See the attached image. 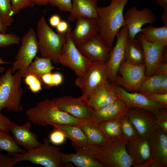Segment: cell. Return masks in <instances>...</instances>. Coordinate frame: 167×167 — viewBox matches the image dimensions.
<instances>
[{
    "instance_id": "cell-41",
    "label": "cell",
    "mask_w": 167,
    "mask_h": 167,
    "mask_svg": "<svg viewBox=\"0 0 167 167\" xmlns=\"http://www.w3.org/2000/svg\"><path fill=\"white\" fill-rule=\"evenodd\" d=\"M49 4L61 11L70 12L72 9V0H51Z\"/></svg>"
},
{
    "instance_id": "cell-57",
    "label": "cell",
    "mask_w": 167,
    "mask_h": 167,
    "mask_svg": "<svg viewBox=\"0 0 167 167\" xmlns=\"http://www.w3.org/2000/svg\"><path fill=\"white\" fill-rule=\"evenodd\" d=\"M111 0V1H112V0Z\"/></svg>"
},
{
    "instance_id": "cell-20",
    "label": "cell",
    "mask_w": 167,
    "mask_h": 167,
    "mask_svg": "<svg viewBox=\"0 0 167 167\" xmlns=\"http://www.w3.org/2000/svg\"><path fill=\"white\" fill-rule=\"evenodd\" d=\"M76 19L75 26L71 30V36L78 47L98 34V28L96 19L81 17Z\"/></svg>"
},
{
    "instance_id": "cell-12",
    "label": "cell",
    "mask_w": 167,
    "mask_h": 167,
    "mask_svg": "<svg viewBox=\"0 0 167 167\" xmlns=\"http://www.w3.org/2000/svg\"><path fill=\"white\" fill-rule=\"evenodd\" d=\"M143 48L145 75L148 77L152 75L158 66L166 59V47L157 42H150L146 41L141 32L135 36Z\"/></svg>"
},
{
    "instance_id": "cell-48",
    "label": "cell",
    "mask_w": 167,
    "mask_h": 167,
    "mask_svg": "<svg viewBox=\"0 0 167 167\" xmlns=\"http://www.w3.org/2000/svg\"><path fill=\"white\" fill-rule=\"evenodd\" d=\"M49 22L52 27H56L61 21L60 17L56 14L53 15L49 18Z\"/></svg>"
},
{
    "instance_id": "cell-35",
    "label": "cell",
    "mask_w": 167,
    "mask_h": 167,
    "mask_svg": "<svg viewBox=\"0 0 167 167\" xmlns=\"http://www.w3.org/2000/svg\"><path fill=\"white\" fill-rule=\"evenodd\" d=\"M42 85L46 89L60 85L63 78L62 75L58 72L48 73L42 75L40 78Z\"/></svg>"
},
{
    "instance_id": "cell-34",
    "label": "cell",
    "mask_w": 167,
    "mask_h": 167,
    "mask_svg": "<svg viewBox=\"0 0 167 167\" xmlns=\"http://www.w3.org/2000/svg\"><path fill=\"white\" fill-rule=\"evenodd\" d=\"M10 0H0V19L4 27L7 28L13 22Z\"/></svg>"
},
{
    "instance_id": "cell-9",
    "label": "cell",
    "mask_w": 167,
    "mask_h": 167,
    "mask_svg": "<svg viewBox=\"0 0 167 167\" xmlns=\"http://www.w3.org/2000/svg\"><path fill=\"white\" fill-rule=\"evenodd\" d=\"M20 47L11 67L12 73L19 71L22 73L28 67L39 51L36 33L30 28L23 36Z\"/></svg>"
},
{
    "instance_id": "cell-18",
    "label": "cell",
    "mask_w": 167,
    "mask_h": 167,
    "mask_svg": "<svg viewBox=\"0 0 167 167\" xmlns=\"http://www.w3.org/2000/svg\"><path fill=\"white\" fill-rule=\"evenodd\" d=\"M127 152L133 162V166L140 167L153 159L149 137L137 138L129 140L126 145Z\"/></svg>"
},
{
    "instance_id": "cell-38",
    "label": "cell",
    "mask_w": 167,
    "mask_h": 167,
    "mask_svg": "<svg viewBox=\"0 0 167 167\" xmlns=\"http://www.w3.org/2000/svg\"><path fill=\"white\" fill-rule=\"evenodd\" d=\"M21 40L15 34L0 32V48L6 47L11 45L19 44Z\"/></svg>"
},
{
    "instance_id": "cell-13",
    "label": "cell",
    "mask_w": 167,
    "mask_h": 167,
    "mask_svg": "<svg viewBox=\"0 0 167 167\" xmlns=\"http://www.w3.org/2000/svg\"><path fill=\"white\" fill-rule=\"evenodd\" d=\"M124 18L128 29V39L135 38L136 35L140 32L144 25H152L156 19L154 13L148 8L144 7L139 10L135 6H132L126 11Z\"/></svg>"
},
{
    "instance_id": "cell-46",
    "label": "cell",
    "mask_w": 167,
    "mask_h": 167,
    "mask_svg": "<svg viewBox=\"0 0 167 167\" xmlns=\"http://www.w3.org/2000/svg\"><path fill=\"white\" fill-rule=\"evenodd\" d=\"M153 75H167L166 62L162 61L160 63L155 71Z\"/></svg>"
},
{
    "instance_id": "cell-10",
    "label": "cell",
    "mask_w": 167,
    "mask_h": 167,
    "mask_svg": "<svg viewBox=\"0 0 167 167\" xmlns=\"http://www.w3.org/2000/svg\"><path fill=\"white\" fill-rule=\"evenodd\" d=\"M115 82L126 91L138 92L139 88L146 78L145 64H133L123 61L120 65Z\"/></svg>"
},
{
    "instance_id": "cell-42",
    "label": "cell",
    "mask_w": 167,
    "mask_h": 167,
    "mask_svg": "<svg viewBox=\"0 0 167 167\" xmlns=\"http://www.w3.org/2000/svg\"><path fill=\"white\" fill-rule=\"evenodd\" d=\"M54 129L49 135V140L55 145L61 144L65 141L66 137L61 131L55 128Z\"/></svg>"
},
{
    "instance_id": "cell-33",
    "label": "cell",
    "mask_w": 167,
    "mask_h": 167,
    "mask_svg": "<svg viewBox=\"0 0 167 167\" xmlns=\"http://www.w3.org/2000/svg\"><path fill=\"white\" fill-rule=\"evenodd\" d=\"M166 75H153L146 77L138 92L141 93H157L164 78Z\"/></svg>"
},
{
    "instance_id": "cell-5",
    "label": "cell",
    "mask_w": 167,
    "mask_h": 167,
    "mask_svg": "<svg viewBox=\"0 0 167 167\" xmlns=\"http://www.w3.org/2000/svg\"><path fill=\"white\" fill-rule=\"evenodd\" d=\"M66 34L56 33L48 25L44 17L41 16L37 23L36 34L41 57L50 59L55 64L59 63Z\"/></svg>"
},
{
    "instance_id": "cell-43",
    "label": "cell",
    "mask_w": 167,
    "mask_h": 167,
    "mask_svg": "<svg viewBox=\"0 0 167 167\" xmlns=\"http://www.w3.org/2000/svg\"><path fill=\"white\" fill-rule=\"evenodd\" d=\"M148 99L167 107V93H142Z\"/></svg>"
},
{
    "instance_id": "cell-17",
    "label": "cell",
    "mask_w": 167,
    "mask_h": 167,
    "mask_svg": "<svg viewBox=\"0 0 167 167\" xmlns=\"http://www.w3.org/2000/svg\"><path fill=\"white\" fill-rule=\"evenodd\" d=\"M31 124L29 120L21 126L11 122L9 126V130L17 143L26 150L35 149L42 144L38 140V136L30 130Z\"/></svg>"
},
{
    "instance_id": "cell-23",
    "label": "cell",
    "mask_w": 167,
    "mask_h": 167,
    "mask_svg": "<svg viewBox=\"0 0 167 167\" xmlns=\"http://www.w3.org/2000/svg\"><path fill=\"white\" fill-rule=\"evenodd\" d=\"M130 108L121 99L97 110L93 109L91 119L98 123L120 118Z\"/></svg>"
},
{
    "instance_id": "cell-19",
    "label": "cell",
    "mask_w": 167,
    "mask_h": 167,
    "mask_svg": "<svg viewBox=\"0 0 167 167\" xmlns=\"http://www.w3.org/2000/svg\"><path fill=\"white\" fill-rule=\"evenodd\" d=\"M77 47L82 54L92 61L106 62L109 60L112 49L107 46L98 33Z\"/></svg>"
},
{
    "instance_id": "cell-36",
    "label": "cell",
    "mask_w": 167,
    "mask_h": 167,
    "mask_svg": "<svg viewBox=\"0 0 167 167\" xmlns=\"http://www.w3.org/2000/svg\"><path fill=\"white\" fill-rule=\"evenodd\" d=\"M119 119L123 137L127 138L130 140L138 137L134 126L126 114L122 116Z\"/></svg>"
},
{
    "instance_id": "cell-45",
    "label": "cell",
    "mask_w": 167,
    "mask_h": 167,
    "mask_svg": "<svg viewBox=\"0 0 167 167\" xmlns=\"http://www.w3.org/2000/svg\"><path fill=\"white\" fill-rule=\"evenodd\" d=\"M11 121L6 116L0 113V128L7 132H9V126Z\"/></svg>"
},
{
    "instance_id": "cell-40",
    "label": "cell",
    "mask_w": 167,
    "mask_h": 167,
    "mask_svg": "<svg viewBox=\"0 0 167 167\" xmlns=\"http://www.w3.org/2000/svg\"><path fill=\"white\" fill-rule=\"evenodd\" d=\"M13 15L28 7H33L35 4L32 0H10Z\"/></svg>"
},
{
    "instance_id": "cell-26",
    "label": "cell",
    "mask_w": 167,
    "mask_h": 167,
    "mask_svg": "<svg viewBox=\"0 0 167 167\" xmlns=\"http://www.w3.org/2000/svg\"><path fill=\"white\" fill-rule=\"evenodd\" d=\"M61 155L65 163H72L76 167H105L101 162L85 150L77 151L75 153L66 154L61 152Z\"/></svg>"
},
{
    "instance_id": "cell-52",
    "label": "cell",
    "mask_w": 167,
    "mask_h": 167,
    "mask_svg": "<svg viewBox=\"0 0 167 167\" xmlns=\"http://www.w3.org/2000/svg\"><path fill=\"white\" fill-rule=\"evenodd\" d=\"M51 0H32L34 4L40 6H45L49 3Z\"/></svg>"
},
{
    "instance_id": "cell-55",
    "label": "cell",
    "mask_w": 167,
    "mask_h": 167,
    "mask_svg": "<svg viewBox=\"0 0 167 167\" xmlns=\"http://www.w3.org/2000/svg\"><path fill=\"white\" fill-rule=\"evenodd\" d=\"M11 63L6 62L3 60L2 58L0 57V64H11Z\"/></svg>"
},
{
    "instance_id": "cell-8",
    "label": "cell",
    "mask_w": 167,
    "mask_h": 167,
    "mask_svg": "<svg viewBox=\"0 0 167 167\" xmlns=\"http://www.w3.org/2000/svg\"><path fill=\"white\" fill-rule=\"evenodd\" d=\"M69 27L66 41L59 57V63L73 71L78 77L83 76L88 65L93 61L84 56L78 49L71 36Z\"/></svg>"
},
{
    "instance_id": "cell-22",
    "label": "cell",
    "mask_w": 167,
    "mask_h": 167,
    "mask_svg": "<svg viewBox=\"0 0 167 167\" xmlns=\"http://www.w3.org/2000/svg\"><path fill=\"white\" fill-rule=\"evenodd\" d=\"M149 142L153 159L167 167V133L157 127L149 137Z\"/></svg>"
},
{
    "instance_id": "cell-3",
    "label": "cell",
    "mask_w": 167,
    "mask_h": 167,
    "mask_svg": "<svg viewBox=\"0 0 167 167\" xmlns=\"http://www.w3.org/2000/svg\"><path fill=\"white\" fill-rule=\"evenodd\" d=\"M129 140L128 139L123 137L108 140L101 146H92L85 150L105 167H132V160L126 149Z\"/></svg>"
},
{
    "instance_id": "cell-4",
    "label": "cell",
    "mask_w": 167,
    "mask_h": 167,
    "mask_svg": "<svg viewBox=\"0 0 167 167\" xmlns=\"http://www.w3.org/2000/svg\"><path fill=\"white\" fill-rule=\"evenodd\" d=\"M22 76L19 71L14 74L11 67L0 78V112L6 109L8 112L21 111L23 91L21 86Z\"/></svg>"
},
{
    "instance_id": "cell-51",
    "label": "cell",
    "mask_w": 167,
    "mask_h": 167,
    "mask_svg": "<svg viewBox=\"0 0 167 167\" xmlns=\"http://www.w3.org/2000/svg\"><path fill=\"white\" fill-rule=\"evenodd\" d=\"M157 4L163 8V10H167V0H156Z\"/></svg>"
},
{
    "instance_id": "cell-27",
    "label": "cell",
    "mask_w": 167,
    "mask_h": 167,
    "mask_svg": "<svg viewBox=\"0 0 167 167\" xmlns=\"http://www.w3.org/2000/svg\"><path fill=\"white\" fill-rule=\"evenodd\" d=\"M79 127L84 132L92 146H101L108 141L99 123L90 119Z\"/></svg>"
},
{
    "instance_id": "cell-49",
    "label": "cell",
    "mask_w": 167,
    "mask_h": 167,
    "mask_svg": "<svg viewBox=\"0 0 167 167\" xmlns=\"http://www.w3.org/2000/svg\"><path fill=\"white\" fill-rule=\"evenodd\" d=\"M157 93H167V75L164 78Z\"/></svg>"
},
{
    "instance_id": "cell-7",
    "label": "cell",
    "mask_w": 167,
    "mask_h": 167,
    "mask_svg": "<svg viewBox=\"0 0 167 167\" xmlns=\"http://www.w3.org/2000/svg\"><path fill=\"white\" fill-rule=\"evenodd\" d=\"M109 78L107 62L94 61L88 65L84 75L78 77L75 84L82 92L81 96L88 99L93 90Z\"/></svg>"
},
{
    "instance_id": "cell-58",
    "label": "cell",
    "mask_w": 167,
    "mask_h": 167,
    "mask_svg": "<svg viewBox=\"0 0 167 167\" xmlns=\"http://www.w3.org/2000/svg\"><path fill=\"white\" fill-rule=\"evenodd\" d=\"M1 153V152H0V153Z\"/></svg>"
},
{
    "instance_id": "cell-1",
    "label": "cell",
    "mask_w": 167,
    "mask_h": 167,
    "mask_svg": "<svg viewBox=\"0 0 167 167\" xmlns=\"http://www.w3.org/2000/svg\"><path fill=\"white\" fill-rule=\"evenodd\" d=\"M129 0H112L107 6L98 7V33L110 48L120 29L126 25L123 11Z\"/></svg>"
},
{
    "instance_id": "cell-30",
    "label": "cell",
    "mask_w": 167,
    "mask_h": 167,
    "mask_svg": "<svg viewBox=\"0 0 167 167\" xmlns=\"http://www.w3.org/2000/svg\"><path fill=\"white\" fill-rule=\"evenodd\" d=\"M141 33L144 39L150 42H157L167 46V25L155 27L150 25L142 28Z\"/></svg>"
},
{
    "instance_id": "cell-32",
    "label": "cell",
    "mask_w": 167,
    "mask_h": 167,
    "mask_svg": "<svg viewBox=\"0 0 167 167\" xmlns=\"http://www.w3.org/2000/svg\"><path fill=\"white\" fill-rule=\"evenodd\" d=\"M119 118L110 120L100 123L101 128L108 140L123 137Z\"/></svg>"
},
{
    "instance_id": "cell-44",
    "label": "cell",
    "mask_w": 167,
    "mask_h": 167,
    "mask_svg": "<svg viewBox=\"0 0 167 167\" xmlns=\"http://www.w3.org/2000/svg\"><path fill=\"white\" fill-rule=\"evenodd\" d=\"M15 165L12 156L0 153V167H13Z\"/></svg>"
},
{
    "instance_id": "cell-16",
    "label": "cell",
    "mask_w": 167,
    "mask_h": 167,
    "mask_svg": "<svg viewBox=\"0 0 167 167\" xmlns=\"http://www.w3.org/2000/svg\"><path fill=\"white\" fill-rule=\"evenodd\" d=\"M128 34V29L125 25L117 34V40L114 47L110 51L107 64L109 79L114 82L119 67L124 60L125 48Z\"/></svg>"
},
{
    "instance_id": "cell-37",
    "label": "cell",
    "mask_w": 167,
    "mask_h": 167,
    "mask_svg": "<svg viewBox=\"0 0 167 167\" xmlns=\"http://www.w3.org/2000/svg\"><path fill=\"white\" fill-rule=\"evenodd\" d=\"M24 82L33 93L36 94L42 90V84L39 79L35 75L29 74L24 77Z\"/></svg>"
},
{
    "instance_id": "cell-21",
    "label": "cell",
    "mask_w": 167,
    "mask_h": 167,
    "mask_svg": "<svg viewBox=\"0 0 167 167\" xmlns=\"http://www.w3.org/2000/svg\"><path fill=\"white\" fill-rule=\"evenodd\" d=\"M121 99L129 108H135L145 109L156 115L160 109L164 107L159 103L155 102L138 92H129L122 87L117 86Z\"/></svg>"
},
{
    "instance_id": "cell-2",
    "label": "cell",
    "mask_w": 167,
    "mask_h": 167,
    "mask_svg": "<svg viewBox=\"0 0 167 167\" xmlns=\"http://www.w3.org/2000/svg\"><path fill=\"white\" fill-rule=\"evenodd\" d=\"M26 114L32 123L42 126L49 125H70L80 126L87 121L60 110L49 99L41 101L28 109Z\"/></svg>"
},
{
    "instance_id": "cell-29",
    "label": "cell",
    "mask_w": 167,
    "mask_h": 167,
    "mask_svg": "<svg viewBox=\"0 0 167 167\" xmlns=\"http://www.w3.org/2000/svg\"><path fill=\"white\" fill-rule=\"evenodd\" d=\"M52 62L49 58L36 56L34 61L21 73L22 77H24L27 74H31L35 75L40 79L42 75L52 72L54 69H59L58 68L53 65Z\"/></svg>"
},
{
    "instance_id": "cell-47",
    "label": "cell",
    "mask_w": 167,
    "mask_h": 167,
    "mask_svg": "<svg viewBox=\"0 0 167 167\" xmlns=\"http://www.w3.org/2000/svg\"><path fill=\"white\" fill-rule=\"evenodd\" d=\"M69 27L66 21L61 20L56 28L58 33L65 34L67 32Z\"/></svg>"
},
{
    "instance_id": "cell-50",
    "label": "cell",
    "mask_w": 167,
    "mask_h": 167,
    "mask_svg": "<svg viewBox=\"0 0 167 167\" xmlns=\"http://www.w3.org/2000/svg\"><path fill=\"white\" fill-rule=\"evenodd\" d=\"M140 167H163V166L152 159L143 164Z\"/></svg>"
},
{
    "instance_id": "cell-53",
    "label": "cell",
    "mask_w": 167,
    "mask_h": 167,
    "mask_svg": "<svg viewBox=\"0 0 167 167\" xmlns=\"http://www.w3.org/2000/svg\"><path fill=\"white\" fill-rule=\"evenodd\" d=\"M163 23L164 25H167V10H164L161 16Z\"/></svg>"
},
{
    "instance_id": "cell-6",
    "label": "cell",
    "mask_w": 167,
    "mask_h": 167,
    "mask_svg": "<svg viewBox=\"0 0 167 167\" xmlns=\"http://www.w3.org/2000/svg\"><path fill=\"white\" fill-rule=\"evenodd\" d=\"M60 148L51 145L49 140L46 138L39 147L26 150L24 153H16L12 156L15 165L24 161L45 167H64L69 166L62 160L60 151Z\"/></svg>"
},
{
    "instance_id": "cell-11",
    "label": "cell",
    "mask_w": 167,
    "mask_h": 167,
    "mask_svg": "<svg viewBox=\"0 0 167 167\" xmlns=\"http://www.w3.org/2000/svg\"><path fill=\"white\" fill-rule=\"evenodd\" d=\"M51 100L59 110L74 117L86 121L91 119L93 108L88 99L81 96L78 98L66 96Z\"/></svg>"
},
{
    "instance_id": "cell-15",
    "label": "cell",
    "mask_w": 167,
    "mask_h": 167,
    "mask_svg": "<svg viewBox=\"0 0 167 167\" xmlns=\"http://www.w3.org/2000/svg\"><path fill=\"white\" fill-rule=\"evenodd\" d=\"M105 80L92 92L88 99L93 109L97 110L121 99L117 86Z\"/></svg>"
},
{
    "instance_id": "cell-28",
    "label": "cell",
    "mask_w": 167,
    "mask_h": 167,
    "mask_svg": "<svg viewBox=\"0 0 167 167\" xmlns=\"http://www.w3.org/2000/svg\"><path fill=\"white\" fill-rule=\"evenodd\" d=\"M123 61L133 64H144L143 47L139 41L135 38L127 39L125 46Z\"/></svg>"
},
{
    "instance_id": "cell-14",
    "label": "cell",
    "mask_w": 167,
    "mask_h": 167,
    "mask_svg": "<svg viewBox=\"0 0 167 167\" xmlns=\"http://www.w3.org/2000/svg\"><path fill=\"white\" fill-rule=\"evenodd\" d=\"M126 115L134 126L138 137L140 138L149 137L157 127L156 116L149 111L130 108Z\"/></svg>"
},
{
    "instance_id": "cell-39",
    "label": "cell",
    "mask_w": 167,
    "mask_h": 167,
    "mask_svg": "<svg viewBox=\"0 0 167 167\" xmlns=\"http://www.w3.org/2000/svg\"><path fill=\"white\" fill-rule=\"evenodd\" d=\"M155 116L157 127L167 133V107L161 108Z\"/></svg>"
},
{
    "instance_id": "cell-56",
    "label": "cell",
    "mask_w": 167,
    "mask_h": 167,
    "mask_svg": "<svg viewBox=\"0 0 167 167\" xmlns=\"http://www.w3.org/2000/svg\"><path fill=\"white\" fill-rule=\"evenodd\" d=\"M5 68L4 67L0 66V74L4 71Z\"/></svg>"
},
{
    "instance_id": "cell-24",
    "label": "cell",
    "mask_w": 167,
    "mask_h": 167,
    "mask_svg": "<svg viewBox=\"0 0 167 167\" xmlns=\"http://www.w3.org/2000/svg\"><path fill=\"white\" fill-rule=\"evenodd\" d=\"M98 0H72L71 10L67 19L73 22L79 17L96 19Z\"/></svg>"
},
{
    "instance_id": "cell-54",
    "label": "cell",
    "mask_w": 167,
    "mask_h": 167,
    "mask_svg": "<svg viewBox=\"0 0 167 167\" xmlns=\"http://www.w3.org/2000/svg\"><path fill=\"white\" fill-rule=\"evenodd\" d=\"M6 30L7 28H6L4 27L0 19V32L2 33H6Z\"/></svg>"
},
{
    "instance_id": "cell-31",
    "label": "cell",
    "mask_w": 167,
    "mask_h": 167,
    "mask_svg": "<svg viewBox=\"0 0 167 167\" xmlns=\"http://www.w3.org/2000/svg\"><path fill=\"white\" fill-rule=\"evenodd\" d=\"M3 151L12 156L16 153H24L26 150L21 148L9 132L0 128V152Z\"/></svg>"
},
{
    "instance_id": "cell-25",
    "label": "cell",
    "mask_w": 167,
    "mask_h": 167,
    "mask_svg": "<svg viewBox=\"0 0 167 167\" xmlns=\"http://www.w3.org/2000/svg\"><path fill=\"white\" fill-rule=\"evenodd\" d=\"M71 141L76 151L87 150L92 146L83 131L79 126L70 125H53Z\"/></svg>"
}]
</instances>
